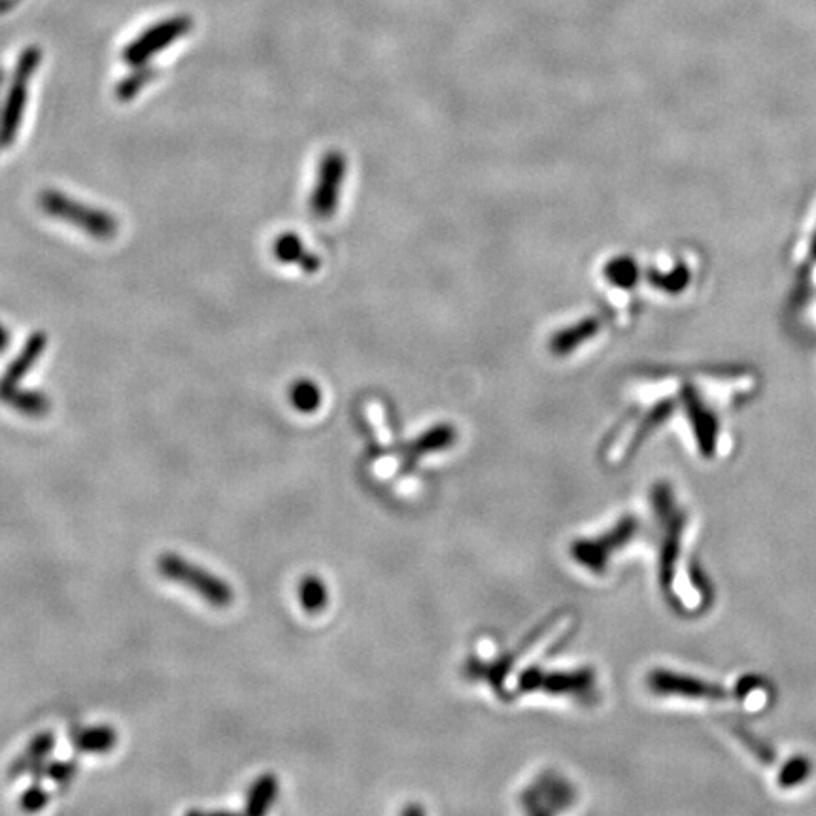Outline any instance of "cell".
<instances>
[{
    "instance_id": "obj_1",
    "label": "cell",
    "mask_w": 816,
    "mask_h": 816,
    "mask_svg": "<svg viewBox=\"0 0 816 816\" xmlns=\"http://www.w3.org/2000/svg\"><path fill=\"white\" fill-rule=\"evenodd\" d=\"M38 206L46 216L65 221L89 237L110 240L118 235V220L110 212L74 201L67 193L46 189L38 195Z\"/></svg>"
},
{
    "instance_id": "obj_2",
    "label": "cell",
    "mask_w": 816,
    "mask_h": 816,
    "mask_svg": "<svg viewBox=\"0 0 816 816\" xmlns=\"http://www.w3.org/2000/svg\"><path fill=\"white\" fill-rule=\"evenodd\" d=\"M42 50L38 46H29L21 51L17 59L14 74L10 85L6 89V97L2 101L0 112V148H8L16 142L17 133L21 129L25 108L29 101V85L33 82L34 74L40 67Z\"/></svg>"
},
{
    "instance_id": "obj_3",
    "label": "cell",
    "mask_w": 816,
    "mask_h": 816,
    "mask_svg": "<svg viewBox=\"0 0 816 816\" xmlns=\"http://www.w3.org/2000/svg\"><path fill=\"white\" fill-rule=\"evenodd\" d=\"M159 573L172 582L184 584L191 588L195 594L201 595L204 601H208L212 607H229L235 599L233 588L223 582L221 578L214 577L212 573L204 571L203 567L193 565L189 561L176 556V554H163L157 561Z\"/></svg>"
},
{
    "instance_id": "obj_4",
    "label": "cell",
    "mask_w": 816,
    "mask_h": 816,
    "mask_svg": "<svg viewBox=\"0 0 816 816\" xmlns=\"http://www.w3.org/2000/svg\"><path fill=\"white\" fill-rule=\"evenodd\" d=\"M193 29V19L189 16H174L163 19L148 27L140 36L123 50V61L131 67H142L157 53L170 48L176 40L184 38Z\"/></svg>"
},
{
    "instance_id": "obj_5",
    "label": "cell",
    "mask_w": 816,
    "mask_h": 816,
    "mask_svg": "<svg viewBox=\"0 0 816 816\" xmlns=\"http://www.w3.org/2000/svg\"><path fill=\"white\" fill-rule=\"evenodd\" d=\"M344 170H346V163L339 152L327 153L323 157L316 187L310 199V208L316 218L327 220L335 214L337 204H339L340 187L344 180Z\"/></svg>"
},
{
    "instance_id": "obj_6",
    "label": "cell",
    "mask_w": 816,
    "mask_h": 816,
    "mask_svg": "<svg viewBox=\"0 0 816 816\" xmlns=\"http://www.w3.org/2000/svg\"><path fill=\"white\" fill-rule=\"evenodd\" d=\"M635 531H637V520L631 516L624 518L618 526L612 529L611 533L599 539H592V541H578L573 546V556L584 567L599 573L605 569L612 552H616L618 548L628 543L629 539L635 535Z\"/></svg>"
},
{
    "instance_id": "obj_7",
    "label": "cell",
    "mask_w": 816,
    "mask_h": 816,
    "mask_svg": "<svg viewBox=\"0 0 816 816\" xmlns=\"http://www.w3.org/2000/svg\"><path fill=\"white\" fill-rule=\"evenodd\" d=\"M648 684L658 694H677V696L711 699V701H720V699L728 697V694L716 684L694 679V677H686V675H679V673H673V671H665V669L652 671L650 677H648Z\"/></svg>"
},
{
    "instance_id": "obj_8",
    "label": "cell",
    "mask_w": 816,
    "mask_h": 816,
    "mask_svg": "<svg viewBox=\"0 0 816 816\" xmlns=\"http://www.w3.org/2000/svg\"><path fill=\"white\" fill-rule=\"evenodd\" d=\"M594 675L588 669L575 671V673H543L539 669H529L526 675L520 677V692H531V690H544L552 694H563V692H582L588 686H592Z\"/></svg>"
},
{
    "instance_id": "obj_9",
    "label": "cell",
    "mask_w": 816,
    "mask_h": 816,
    "mask_svg": "<svg viewBox=\"0 0 816 816\" xmlns=\"http://www.w3.org/2000/svg\"><path fill=\"white\" fill-rule=\"evenodd\" d=\"M46 346H48V337L44 333H40V331L27 339L25 346L21 348V352L8 365V369L4 371L2 378H0V395L19 386L23 376L33 369L36 361L44 354Z\"/></svg>"
},
{
    "instance_id": "obj_10",
    "label": "cell",
    "mask_w": 816,
    "mask_h": 816,
    "mask_svg": "<svg viewBox=\"0 0 816 816\" xmlns=\"http://www.w3.org/2000/svg\"><path fill=\"white\" fill-rule=\"evenodd\" d=\"M272 252H274V257L280 263L297 265L306 272H314L320 269V259L316 255L310 254L306 250L303 240L297 235H293V233H284V235L276 238L274 246H272Z\"/></svg>"
},
{
    "instance_id": "obj_11",
    "label": "cell",
    "mask_w": 816,
    "mask_h": 816,
    "mask_svg": "<svg viewBox=\"0 0 816 816\" xmlns=\"http://www.w3.org/2000/svg\"><path fill=\"white\" fill-rule=\"evenodd\" d=\"M55 747V737L53 733H40L36 735L29 747L25 748L16 762L10 767V777H21L27 773H34L38 767H42L44 760L50 756L51 750Z\"/></svg>"
},
{
    "instance_id": "obj_12",
    "label": "cell",
    "mask_w": 816,
    "mask_h": 816,
    "mask_svg": "<svg viewBox=\"0 0 816 816\" xmlns=\"http://www.w3.org/2000/svg\"><path fill=\"white\" fill-rule=\"evenodd\" d=\"M0 401H4L8 407L14 408L17 412L40 418L50 412L51 401L48 395L34 390H19V386L14 390L6 391L0 395Z\"/></svg>"
},
{
    "instance_id": "obj_13",
    "label": "cell",
    "mask_w": 816,
    "mask_h": 816,
    "mask_svg": "<svg viewBox=\"0 0 816 816\" xmlns=\"http://www.w3.org/2000/svg\"><path fill=\"white\" fill-rule=\"evenodd\" d=\"M70 741L82 752H108L114 748L118 737H116V731L108 726L74 728L70 731Z\"/></svg>"
},
{
    "instance_id": "obj_14",
    "label": "cell",
    "mask_w": 816,
    "mask_h": 816,
    "mask_svg": "<svg viewBox=\"0 0 816 816\" xmlns=\"http://www.w3.org/2000/svg\"><path fill=\"white\" fill-rule=\"evenodd\" d=\"M278 794V781L274 775H263L254 782L250 794H248V805H246V813L248 815H263Z\"/></svg>"
},
{
    "instance_id": "obj_15",
    "label": "cell",
    "mask_w": 816,
    "mask_h": 816,
    "mask_svg": "<svg viewBox=\"0 0 816 816\" xmlns=\"http://www.w3.org/2000/svg\"><path fill=\"white\" fill-rule=\"evenodd\" d=\"M680 537H682V518L675 516V520L671 522L665 543H663L662 552V584L669 586L673 575H675V561L680 554Z\"/></svg>"
},
{
    "instance_id": "obj_16",
    "label": "cell",
    "mask_w": 816,
    "mask_h": 816,
    "mask_svg": "<svg viewBox=\"0 0 816 816\" xmlns=\"http://www.w3.org/2000/svg\"><path fill=\"white\" fill-rule=\"evenodd\" d=\"M135 68V72H131L129 76H125V78L116 85V97H118L119 101H133L136 95L155 78V70H153V68L144 67V65Z\"/></svg>"
},
{
    "instance_id": "obj_17",
    "label": "cell",
    "mask_w": 816,
    "mask_h": 816,
    "mask_svg": "<svg viewBox=\"0 0 816 816\" xmlns=\"http://www.w3.org/2000/svg\"><path fill=\"white\" fill-rule=\"evenodd\" d=\"M289 397H291L293 407L306 414L314 412L322 403V391L310 380H299L297 384H293Z\"/></svg>"
},
{
    "instance_id": "obj_18",
    "label": "cell",
    "mask_w": 816,
    "mask_h": 816,
    "mask_svg": "<svg viewBox=\"0 0 816 816\" xmlns=\"http://www.w3.org/2000/svg\"><path fill=\"white\" fill-rule=\"evenodd\" d=\"M299 599L306 612L323 611L327 605V590L322 580L316 577L305 578L299 586Z\"/></svg>"
},
{
    "instance_id": "obj_19",
    "label": "cell",
    "mask_w": 816,
    "mask_h": 816,
    "mask_svg": "<svg viewBox=\"0 0 816 816\" xmlns=\"http://www.w3.org/2000/svg\"><path fill=\"white\" fill-rule=\"evenodd\" d=\"M690 412L694 418V425L697 429V439H699V448L705 456H711L714 450V422L713 418L703 412L701 407H697V403L690 405Z\"/></svg>"
},
{
    "instance_id": "obj_20",
    "label": "cell",
    "mask_w": 816,
    "mask_h": 816,
    "mask_svg": "<svg viewBox=\"0 0 816 816\" xmlns=\"http://www.w3.org/2000/svg\"><path fill=\"white\" fill-rule=\"evenodd\" d=\"M811 773V762L807 758H794L788 764L784 765V769L779 775V784L782 788H792L799 782L805 781Z\"/></svg>"
},
{
    "instance_id": "obj_21",
    "label": "cell",
    "mask_w": 816,
    "mask_h": 816,
    "mask_svg": "<svg viewBox=\"0 0 816 816\" xmlns=\"http://www.w3.org/2000/svg\"><path fill=\"white\" fill-rule=\"evenodd\" d=\"M74 773H76V765L68 764V762H50V764H42V767H38L36 771H34V777H36V781H40L42 777H46V779H51L53 782H57V784H67L72 777H74Z\"/></svg>"
},
{
    "instance_id": "obj_22",
    "label": "cell",
    "mask_w": 816,
    "mask_h": 816,
    "mask_svg": "<svg viewBox=\"0 0 816 816\" xmlns=\"http://www.w3.org/2000/svg\"><path fill=\"white\" fill-rule=\"evenodd\" d=\"M607 274H609V278H611L614 284H620V286H629V284L637 278V272L633 269V263L628 261V259H616V261H612L611 265H609V269H607Z\"/></svg>"
},
{
    "instance_id": "obj_23",
    "label": "cell",
    "mask_w": 816,
    "mask_h": 816,
    "mask_svg": "<svg viewBox=\"0 0 816 816\" xmlns=\"http://www.w3.org/2000/svg\"><path fill=\"white\" fill-rule=\"evenodd\" d=\"M594 329V322H584L582 323V329L577 331V333H575V329H571V331H567V333H563L561 337H558L556 342H554V348H556L558 352H567V350H571L573 344H578L580 340L586 339V337H592V335H594Z\"/></svg>"
},
{
    "instance_id": "obj_24",
    "label": "cell",
    "mask_w": 816,
    "mask_h": 816,
    "mask_svg": "<svg viewBox=\"0 0 816 816\" xmlns=\"http://www.w3.org/2000/svg\"><path fill=\"white\" fill-rule=\"evenodd\" d=\"M48 792L36 782L34 786H31L25 794H23V798H21V807L25 809V811H38V809H42L46 803H48Z\"/></svg>"
},
{
    "instance_id": "obj_25",
    "label": "cell",
    "mask_w": 816,
    "mask_h": 816,
    "mask_svg": "<svg viewBox=\"0 0 816 816\" xmlns=\"http://www.w3.org/2000/svg\"><path fill=\"white\" fill-rule=\"evenodd\" d=\"M737 735H739V739L747 745L762 762L765 764H773L775 762V756H773V750H769V748L762 745V743H758V739H754L748 731L739 730L737 731Z\"/></svg>"
},
{
    "instance_id": "obj_26",
    "label": "cell",
    "mask_w": 816,
    "mask_h": 816,
    "mask_svg": "<svg viewBox=\"0 0 816 816\" xmlns=\"http://www.w3.org/2000/svg\"><path fill=\"white\" fill-rule=\"evenodd\" d=\"M10 331H8V327L4 325V323L0 322V354L2 352H6V348L10 346Z\"/></svg>"
},
{
    "instance_id": "obj_27",
    "label": "cell",
    "mask_w": 816,
    "mask_h": 816,
    "mask_svg": "<svg viewBox=\"0 0 816 816\" xmlns=\"http://www.w3.org/2000/svg\"><path fill=\"white\" fill-rule=\"evenodd\" d=\"M2 85H4V72L0 68V93H2ZM0 112H2V102H0Z\"/></svg>"
}]
</instances>
